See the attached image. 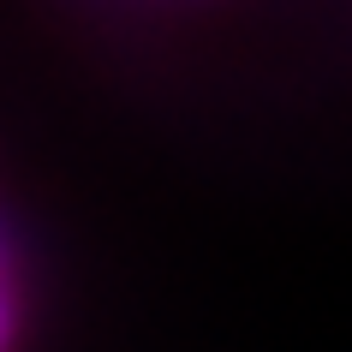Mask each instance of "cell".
Here are the masks:
<instances>
[{"mask_svg": "<svg viewBox=\"0 0 352 352\" xmlns=\"http://www.w3.org/2000/svg\"><path fill=\"white\" fill-rule=\"evenodd\" d=\"M19 340V293H12V280H0V352H12Z\"/></svg>", "mask_w": 352, "mask_h": 352, "instance_id": "obj_1", "label": "cell"}, {"mask_svg": "<svg viewBox=\"0 0 352 352\" xmlns=\"http://www.w3.org/2000/svg\"><path fill=\"white\" fill-rule=\"evenodd\" d=\"M96 6H120V12H186V6H209V0H96Z\"/></svg>", "mask_w": 352, "mask_h": 352, "instance_id": "obj_2", "label": "cell"}, {"mask_svg": "<svg viewBox=\"0 0 352 352\" xmlns=\"http://www.w3.org/2000/svg\"><path fill=\"white\" fill-rule=\"evenodd\" d=\"M12 269H19V251H12V233L0 221V280H12Z\"/></svg>", "mask_w": 352, "mask_h": 352, "instance_id": "obj_3", "label": "cell"}]
</instances>
